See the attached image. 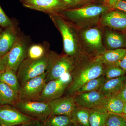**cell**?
<instances>
[{"mask_svg":"<svg viewBox=\"0 0 126 126\" xmlns=\"http://www.w3.org/2000/svg\"><path fill=\"white\" fill-rule=\"evenodd\" d=\"M104 65L96 58L81 54L75 59L70 73L71 81L66 90V96H74L86 83L103 75Z\"/></svg>","mask_w":126,"mask_h":126,"instance_id":"obj_1","label":"cell"},{"mask_svg":"<svg viewBox=\"0 0 126 126\" xmlns=\"http://www.w3.org/2000/svg\"><path fill=\"white\" fill-rule=\"evenodd\" d=\"M111 9L106 4H90L78 8L67 9L59 15L79 30L99 24L103 14Z\"/></svg>","mask_w":126,"mask_h":126,"instance_id":"obj_2","label":"cell"},{"mask_svg":"<svg viewBox=\"0 0 126 126\" xmlns=\"http://www.w3.org/2000/svg\"><path fill=\"white\" fill-rule=\"evenodd\" d=\"M49 16L63 38L64 53L76 59L81 54L79 30L59 15Z\"/></svg>","mask_w":126,"mask_h":126,"instance_id":"obj_3","label":"cell"},{"mask_svg":"<svg viewBox=\"0 0 126 126\" xmlns=\"http://www.w3.org/2000/svg\"><path fill=\"white\" fill-rule=\"evenodd\" d=\"M79 33L81 54L96 58L107 50L103 40V27L99 24L79 30Z\"/></svg>","mask_w":126,"mask_h":126,"instance_id":"obj_4","label":"cell"},{"mask_svg":"<svg viewBox=\"0 0 126 126\" xmlns=\"http://www.w3.org/2000/svg\"><path fill=\"white\" fill-rule=\"evenodd\" d=\"M52 53V51L50 50L46 55L38 59H25L16 72L20 86L47 71L51 61Z\"/></svg>","mask_w":126,"mask_h":126,"instance_id":"obj_5","label":"cell"},{"mask_svg":"<svg viewBox=\"0 0 126 126\" xmlns=\"http://www.w3.org/2000/svg\"><path fill=\"white\" fill-rule=\"evenodd\" d=\"M75 62V59L73 57L52 51L51 61L47 71L46 83L58 79L66 73H71Z\"/></svg>","mask_w":126,"mask_h":126,"instance_id":"obj_6","label":"cell"},{"mask_svg":"<svg viewBox=\"0 0 126 126\" xmlns=\"http://www.w3.org/2000/svg\"><path fill=\"white\" fill-rule=\"evenodd\" d=\"M71 81L70 73L63 75L60 78L47 82L40 96V101L48 102L63 96Z\"/></svg>","mask_w":126,"mask_h":126,"instance_id":"obj_7","label":"cell"},{"mask_svg":"<svg viewBox=\"0 0 126 126\" xmlns=\"http://www.w3.org/2000/svg\"><path fill=\"white\" fill-rule=\"evenodd\" d=\"M13 106L26 115L41 122L51 114L49 105L46 102L19 100Z\"/></svg>","mask_w":126,"mask_h":126,"instance_id":"obj_8","label":"cell"},{"mask_svg":"<svg viewBox=\"0 0 126 126\" xmlns=\"http://www.w3.org/2000/svg\"><path fill=\"white\" fill-rule=\"evenodd\" d=\"M46 77L47 71L21 86L18 93L19 100L40 101L41 94L46 83Z\"/></svg>","mask_w":126,"mask_h":126,"instance_id":"obj_9","label":"cell"},{"mask_svg":"<svg viewBox=\"0 0 126 126\" xmlns=\"http://www.w3.org/2000/svg\"><path fill=\"white\" fill-rule=\"evenodd\" d=\"M35 119L24 114L12 105L0 104V126L29 124Z\"/></svg>","mask_w":126,"mask_h":126,"instance_id":"obj_10","label":"cell"},{"mask_svg":"<svg viewBox=\"0 0 126 126\" xmlns=\"http://www.w3.org/2000/svg\"><path fill=\"white\" fill-rule=\"evenodd\" d=\"M24 7L49 15H59L70 9L61 0H20Z\"/></svg>","mask_w":126,"mask_h":126,"instance_id":"obj_11","label":"cell"},{"mask_svg":"<svg viewBox=\"0 0 126 126\" xmlns=\"http://www.w3.org/2000/svg\"><path fill=\"white\" fill-rule=\"evenodd\" d=\"M29 47L25 39L19 35L14 46L7 53V68L17 72L20 65L27 57Z\"/></svg>","mask_w":126,"mask_h":126,"instance_id":"obj_12","label":"cell"},{"mask_svg":"<svg viewBox=\"0 0 126 126\" xmlns=\"http://www.w3.org/2000/svg\"><path fill=\"white\" fill-rule=\"evenodd\" d=\"M99 24L103 27L126 33V13L119 10L111 9L103 14Z\"/></svg>","mask_w":126,"mask_h":126,"instance_id":"obj_13","label":"cell"},{"mask_svg":"<svg viewBox=\"0 0 126 126\" xmlns=\"http://www.w3.org/2000/svg\"><path fill=\"white\" fill-rule=\"evenodd\" d=\"M103 40L107 50L126 47V33L103 27Z\"/></svg>","mask_w":126,"mask_h":126,"instance_id":"obj_14","label":"cell"},{"mask_svg":"<svg viewBox=\"0 0 126 126\" xmlns=\"http://www.w3.org/2000/svg\"><path fill=\"white\" fill-rule=\"evenodd\" d=\"M73 97L76 105L89 109L97 108L105 97L98 91L77 94Z\"/></svg>","mask_w":126,"mask_h":126,"instance_id":"obj_15","label":"cell"},{"mask_svg":"<svg viewBox=\"0 0 126 126\" xmlns=\"http://www.w3.org/2000/svg\"><path fill=\"white\" fill-rule=\"evenodd\" d=\"M51 114L71 116L76 106L73 96H65L48 102Z\"/></svg>","mask_w":126,"mask_h":126,"instance_id":"obj_16","label":"cell"},{"mask_svg":"<svg viewBox=\"0 0 126 126\" xmlns=\"http://www.w3.org/2000/svg\"><path fill=\"white\" fill-rule=\"evenodd\" d=\"M19 36L14 25L5 28L0 37V56H4L10 52Z\"/></svg>","mask_w":126,"mask_h":126,"instance_id":"obj_17","label":"cell"},{"mask_svg":"<svg viewBox=\"0 0 126 126\" xmlns=\"http://www.w3.org/2000/svg\"><path fill=\"white\" fill-rule=\"evenodd\" d=\"M126 75L106 80L102 86L98 90L105 97L117 96L119 94L124 81Z\"/></svg>","mask_w":126,"mask_h":126,"instance_id":"obj_18","label":"cell"},{"mask_svg":"<svg viewBox=\"0 0 126 126\" xmlns=\"http://www.w3.org/2000/svg\"><path fill=\"white\" fill-rule=\"evenodd\" d=\"M125 103L117 96L105 97L96 109L104 110L108 113L120 115L123 113Z\"/></svg>","mask_w":126,"mask_h":126,"instance_id":"obj_19","label":"cell"},{"mask_svg":"<svg viewBox=\"0 0 126 126\" xmlns=\"http://www.w3.org/2000/svg\"><path fill=\"white\" fill-rule=\"evenodd\" d=\"M19 100L18 93L7 84L0 81V104L14 106Z\"/></svg>","mask_w":126,"mask_h":126,"instance_id":"obj_20","label":"cell"},{"mask_svg":"<svg viewBox=\"0 0 126 126\" xmlns=\"http://www.w3.org/2000/svg\"><path fill=\"white\" fill-rule=\"evenodd\" d=\"M126 54L125 48L106 50L96 58L103 64H115L121 59Z\"/></svg>","mask_w":126,"mask_h":126,"instance_id":"obj_21","label":"cell"},{"mask_svg":"<svg viewBox=\"0 0 126 126\" xmlns=\"http://www.w3.org/2000/svg\"><path fill=\"white\" fill-rule=\"evenodd\" d=\"M90 109L76 105L70 116L73 124L81 126H90Z\"/></svg>","mask_w":126,"mask_h":126,"instance_id":"obj_22","label":"cell"},{"mask_svg":"<svg viewBox=\"0 0 126 126\" xmlns=\"http://www.w3.org/2000/svg\"><path fill=\"white\" fill-rule=\"evenodd\" d=\"M0 81L7 84L16 92L19 93L21 86L16 72L6 68L0 72Z\"/></svg>","mask_w":126,"mask_h":126,"instance_id":"obj_23","label":"cell"},{"mask_svg":"<svg viewBox=\"0 0 126 126\" xmlns=\"http://www.w3.org/2000/svg\"><path fill=\"white\" fill-rule=\"evenodd\" d=\"M42 122L44 126H72L73 125L69 116L52 114Z\"/></svg>","mask_w":126,"mask_h":126,"instance_id":"obj_24","label":"cell"},{"mask_svg":"<svg viewBox=\"0 0 126 126\" xmlns=\"http://www.w3.org/2000/svg\"><path fill=\"white\" fill-rule=\"evenodd\" d=\"M106 111L98 109H90L89 117L90 126H106L108 115Z\"/></svg>","mask_w":126,"mask_h":126,"instance_id":"obj_25","label":"cell"},{"mask_svg":"<svg viewBox=\"0 0 126 126\" xmlns=\"http://www.w3.org/2000/svg\"><path fill=\"white\" fill-rule=\"evenodd\" d=\"M106 81V79L103 75L91 79L79 89L75 94L92 91H98Z\"/></svg>","mask_w":126,"mask_h":126,"instance_id":"obj_26","label":"cell"},{"mask_svg":"<svg viewBox=\"0 0 126 126\" xmlns=\"http://www.w3.org/2000/svg\"><path fill=\"white\" fill-rule=\"evenodd\" d=\"M50 51L44 45L34 44L29 47L26 58L32 59H38L43 58Z\"/></svg>","mask_w":126,"mask_h":126,"instance_id":"obj_27","label":"cell"},{"mask_svg":"<svg viewBox=\"0 0 126 126\" xmlns=\"http://www.w3.org/2000/svg\"><path fill=\"white\" fill-rule=\"evenodd\" d=\"M103 74L106 80L126 75V72L115 64H104Z\"/></svg>","mask_w":126,"mask_h":126,"instance_id":"obj_28","label":"cell"},{"mask_svg":"<svg viewBox=\"0 0 126 126\" xmlns=\"http://www.w3.org/2000/svg\"><path fill=\"white\" fill-rule=\"evenodd\" d=\"M106 126H126V119L121 115L109 113L106 120Z\"/></svg>","mask_w":126,"mask_h":126,"instance_id":"obj_29","label":"cell"},{"mask_svg":"<svg viewBox=\"0 0 126 126\" xmlns=\"http://www.w3.org/2000/svg\"><path fill=\"white\" fill-rule=\"evenodd\" d=\"M106 4L112 9L119 10L126 13V2L123 0H107Z\"/></svg>","mask_w":126,"mask_h":126,"instance_id":"obj_30","label":"cell"},{"mask_svg":"<svg viewBox=\"0 0 126 126\" xmlns=\"http://www.w3.org/2000/svg\"><path fill=\"white\" fill-rule=\"evenodd\" d=\"M13 23L0 5V27L6 28L13 25Z\"/></svg>","mask_w":126,"mask_h":126,"instance_id":"obj_31","label":"cell"},{"mask_svg":"<svg viewBox=\"0 0 126 126\" xmlns=\"http://www.w3.org/2000/svg\"><path fill=\"white\" fill-rule=\"evenodd\" d=\"M117 96L123 101L126 103V79L122 87Z\"/></svg>","mask_w":126,"mask_h":126,"instance_id":"obj_32","label":"cell"},{"mask_svg":"<svg viewBox=\"0 0 126 126\" xmlns=\"http://www.w3.org/2000/svg\"><path fill=\"white\" fill-rule=\"evenodd\" d=\"M7 54L4 56H0V72L7 68Z\"/></svg>","mask_w":126,"mask_h":126,"instance_id":"obj_33","label":"cell"},{"mask_svg":"<svg viewBox=\"0 0 126 126\" xmlns=\"http://www.w3.org/2000/svg\"><path fill=\"white\" fill-rule=\"evenodd\" d=\"M115 64L126 72V54L121 59Z\"/></svg>","mask_w":126,"mask_h":126,"instance_id":"obj_34","label":"cell"},{"mask_svg":"<svg viewBox=\"0 0 126 126\" xmlns=\"http://www.w3.org/2000/svg\"><path fill=\"white\" fill-rule=\"evenodd\" d=\"M93 0H73L76 6L83 5V6L92 4Z\"/></svg>","mask_w":126,"mask_h":126,"instance_id":"obj_35","label":"cell"},{"mask_svg":"<svg viewBox=\"0 0 126 126\" xmlns=\"http://www.w3.org/2000/svg\"><path fill=\"white\" fill-rule=\"evenodd\" d=\"M28 126H44L42 122L38 120L35 119L30 123Z\"/></svg>","mask_w":126,"mask_h":126,"instance_id":"obj_36","label":"cell"},{"mask_svg":"<svg viewBox=\"0 0 126 126\" xmlns=\"http://www.w3.org/2000/svg\"><path fill=\"white\" fill-rule=\"evenodd\" d=\"M61 0L65 2L70 9H73V7L76 6L73 0Z\"/></svg>","mask_w":126,"mask_h":126,"instance_id":"obj_37","label":"cell"},{"mask_svg":"<svg viewBox=\"0 0 126 126\" xmlns=\"http://www.w3.org/2000/svg\"><path fill=\"white\" fill-rule=\"evenodd\" d=\"M122 113L126 115V103H125L124 108H123Z\"/></svg>","mask_w":126,"mask_h":126,"instance_id":"obj_38","label":"cell"},{"mask_svg":"<svg viewBox=\"0 0 126 126\" xmlns=\"http://www.w3.org/2000/svg\"><path fill=\"white\" fill-rule=\"evenodd\" d=\"M28 125H29V124H23L15 126H28Z\"/></svg>","mask_w":126,"mask_h":126,"instance_id":"obj_39","label":"cell"},{"mask_svg":"<svg viewBox=\"0 0 126 126\" xmlns=\"http://www.w3.org/2000/svg\"><path fill=\"white\" fill-rule=\"evenodd\" d=\"M1 27H0V37L1 35V33L3 30L1 29Z\"/></svg>","mask_w":126,"mask_h":126,"instance_id":"obj_40","label":"cell"},{"mask_svg":"<svg viewBox=\"0 0 126 126\" xmlns=\"http://www.w3.org/2000/svg\"><path fill=\"white\" fill-rule=\"evenodd\" d=\"M120 115H121L123 117L125 118L126 119V115H125V114H123V113H122L121 114H120Z\"/></svg>","mask_w":126,"mask_h":126,"instance_id":"obj_41","label":"cell"},{"mask_svg":"<svg viewBox=\"0 0 126 126\" xmlns=\"http://www.w3.org/2000/svg\"><path fill=\"white\" fill-rule=\"evenodd\" d=\"M72 126H79V125H75V124H73Z\"/></svg>","mask_w":126,"mask_h":126,"instance_id":"obj_42","label":"cell"},{"mask_svg":"<svg viewBox=\"0 0 126 126\" xmlns=\"http://www.w3.org/2000/svg\"><path fill=\"white\" fill-rule=\"evenodd\" d=\"M123 0L124 1H126V0Z\"/></svg>","mask_w":126,"mask_h":126,"instance_id":"obj_43","label":"cell"},{"mask_svg":"<svg viewBox=\"0 0 126 126\" xmlns=\"http://www.w3.org/2000/svg\"></svg>","mask_w":126,"mask_h":126,"instance_id":"obj_44","label":"cell"},{"mask_svg":"<svg viewBox=\"0 0 126 126\" xmlns=\"http://www.w3.org/2000/svg\"></svg>","mask_w":126,"mask_h":126,"instance_id":"obj_45","label":"cell"},{"mask_svg":"<svg viewBox=\"0 0 126 126\" xmlns=\"http://www.w3.org/2000/svg\"></svg>","mask_w":126,"mask_h":126,"instance_id":"obj_46","label":"cell"}]
</instances>
